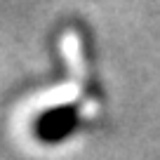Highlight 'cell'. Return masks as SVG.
<instances>
[{"label":"cell","instance_id":"cell-1","mask_svg":"<svg viewBox=\"0 0 160 160\" xmlns=\"http://www.w3.org/2000/svg\"><path fill=\"white\" fill-rule=\"evenodd\" d=\"M80 122V113L75 104H59L52 108L42 111L40 118L35 120L33 132L42 144H61L75 132Z\"/></svg>","mask_w":160,"mask_h":160}]
</instances>
